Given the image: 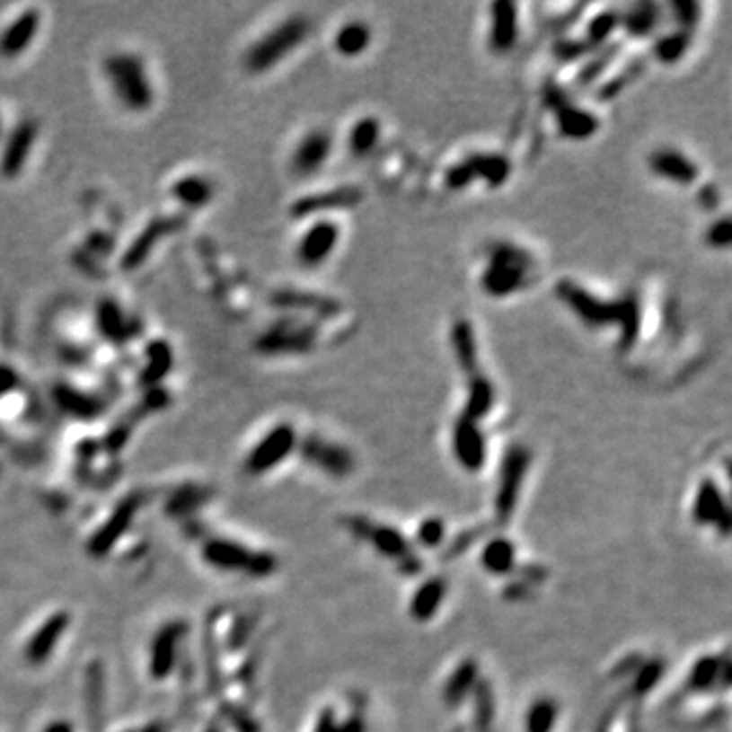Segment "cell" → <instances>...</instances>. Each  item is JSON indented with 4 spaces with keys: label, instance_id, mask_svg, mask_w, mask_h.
Masks as SVG:
<instances>
[{
    "label": "cell",
    "instance_id": "6da1fadb",
    "mask_svg": "<svg viewBox=\"0 0 732 732\" xmlns=\"http://www.w3.org/2000/svg\"><path fill=\"white\" fill-rule=\"evenodd\" d=\"M556 297L580 320L586 328H621V348L629 350L637 344L641 332V305L637 295L613 299L598 297L572 279H561L556 285Z\"/></svg>",
    "mask_w": 732,
    "mask_h": 732
},
{
    "label": "cell",
    "instance_id": "7a4b0ae2",
    "mask_svg": "<svg viewBox=\"0 0 732 732\" xmlns=\"http://www.w3.org/2000/svg\"><path fill=\"white\" fill-rule=\"evenodd\" d=\"M102 72L117 102L128 112H146L155 102V86L145 59L133 51H117L104 59Z\"/></svg>",
    "mask_w": 732,
    "mask_h": 732
},
{
    "label": "cell",
    "instance_id": "3957f363",
    "mask_svg": "<svg viewBox=\"0 0 732 732\" xmlns=\"http://www.w3.org/2000/svg\"><path fill=\"white\" fill-rule=\"evenodd\" d=\"M534 269L535 259L527 249L513 243H497L489 249L481 287L489 297H511L527 287Z\"/></svg>",
    "mask_w": 732,
    "mask_h": 732
},
{
    "label": "cell",
    "instance_id": "277c9868",
    "mask_svg": "<svg viewBox=\"0 0 732 732\" xmlns=\"http://www.w3.org/2000/svg\"><path fill=\"white\" fill-rule=\"evenodd\" d=\"M199 556L216 572L249 578H267L275 572L277 560L269 551L254 550L234 537L214 535L199 547Z\"/></svg>",
    "mask_w": 732,
    "mask_h": 732
},
{
    "label": "cell",
    "instance_id": "5b68a950",
    "mask_svg": "<svg viewBox=\"0 0 732 732\" xmlns=\"http://www.w3.org/2000/svg\"><path fill=\"white\" fill-rule=\"evenodd\" d=\"M307 35H310V22L302 14L285 19L246 49L243 59L246 72L257 75L271 72L307 40Z\"/></svg>",
    "mask_w": 732,
    "mask_h": 732
},
{
    "label": "cell",
    "instance_id": "8992f818",
    "mask_svg": "<svg viewBox=\"0 0 732 732\" xmlns=\"http://www.w3.org/2000/svg\"><path fill=\"white\" fill-rule=\"evenodd\" d=\"M320 328L302 318H281L273 322L254 340V350L263 357H297L315 348Z\"/></svg>",
    "mask_w": 732,
    "mask_h": 732
},
{
    "label": "cell",
    "instance_id": "52a82bcc",
    "mask_svg": "<svg viewBox=\"0 0 732 732\" xmlns=\"http://www.w3.org/2000/svg\"><path fill=\"white\" fill-rule=\"evenodd\" d=\"M348 527L354 535L371 543L379 551V556L395 560L401 574L415 576L419 572L421 561L415 558L411 543L407 542V537L397 527L384 525L379 521H368L365 517H358V515L348 521Z\"/></svg>",
    "mask_w": 732,
    "mask_h": 732
},
{
    "label": "cell",
    "instance_id": "ba28073f",
    "mask_svg": "<svg viewBox=\"0 0 732 732\" xmlns=\"http://www.w3.org/2000/svg\"><path fill=\"white\" fill-rule=\"evenodd\" d=\"M531 466V452L527 445L513 444L505 452L503 462H500L497 497H495V515L498 523H508L513 517L515 508L519 505V495L525 484L527 472Z\"/></svg>",
    "mask_w": 732,
    "mask_h": 732
},
{
    "label": "cell",
    "instance_id": "9c48e42d",
    "mask_svg": "<svg viewBox=\"0 0 732 732\" xmlns=\"http://www.w3.org/2000/svg\"><path fill=\"white\" fill-rule=\"evenodd\" d=\"M299 437L295 428L287 421H281L265 431L263 437L257 439L244 458V472L251 476H265L279 468L293 452L297 450Z\"/></svg>",
    "mask_w": 732,
    "mask_h": 732
},
{
    "label": "cell",
    "instance_id": "30bf717a",
    "mask_svg": "<svg viewBox=\"0 0 732 732\" xmlns=\"http://www.w3.org/2000/svg\"><path fill=\"white\" fill-rule=\"evenodd\" d=\"M188 637V625L183 621H169L161 625L149 643L146 669L153 682H165L177 669L181 659V647Z\"/></svg>",
    "mask_w": 732,
    "mask_h": 732
},
{
    "label": "cell",
    "instance_id": "8fae6325",
    "mask_svg": "<svg viewBox=\"0 0 732 732\" xmlns=\"http://www.w3.org/2000/svg\"><path fill=\"white\" fill-rule=\"evenodd\" d=\"M297 450L307 464L318 468L322 474L330 476V479L342 481L357 468L354 454L346 445L336 444L332 439L322 437L318 434L305 436L297 444Z\"/></svg>",
    "mask_w": 732,
    "mask_h": 732
},
{
    "label": "cell",
    "instance_id": "7c38bea8",
    "mask_svg": "<svg viewBox=\"0 0 732 732\" xmlns=\"http://www.w3.org/2000/svg\"><path fill=\"white\" fill-rule=\"evenodd\" d=\"M69 625H72V614L67 611H53L51 614L31 631L25 645H22V659L31 667H41L57 653L61 641H64Z\"/></svg>",
    "mask_w": 732,
    "mask_h": 732
},
{
    "label": "cell",
    "instance_id": "4fadbf2b",
    "mask_svg": "<svg viewBox=\"0 0 732 732\" xmlns=\"http://www.w3.org/2000/svg\"><path fill=\"white\" fill-rule=\"evenodd\" d=\"M543 96L547 108H551V110L556 112V122L561 137L569 138V141H586V138L595 137L598 133L600 120L590 110H584V108L569 104L564 92H561L556 84H553V86H547Z\"/></svg>",
    "mask_w": 732,
    "mask_h": 732
},
{
    "label": "cell",
    "instance_id": "5bb4252c",
    "mask_svg": "<svg viewBox=\"0 0 732 732\" xmlns=\"http://www.w3.org/2000/svg\"><path fill=\"white\" fill-rule=\"evenodd\" d=\"M340 243V226L330 218H318L305 228L295 246L297 263L305 269H318L332 257Z\"/></svg>",
    "mask_w": 732,
    "mask_h": 732
},
{
    "label": "cell",
    "instance_id": "9a60e30c",
    "mask_svg": "<svg viewBox=\"0 0 732 732\" xmlns=\"http://www.w3.org/2000/svg\"><path fill=\"white\" fill-rule=\"evenodd\" d=\"M40 127L35 120L22 119L11 128V133L3 138V151H0V173L6 180L19 177L27 167L31 153L37 143Z\"/></svg>",
    "mask_w": 732,
    "mask_h": 732
},
{
    "label": "cell",
    "instance_id": "2e32d148",
    "mask_svg": "<svg viewBox=\"0 0 732 732\" xmlns=\"http://www.w3.org/2000/svg\"><path fill=\"white\" fill-rule=\"evenodd\" d=\"M692 519L696 525L710 527L728 535L730 531V508L728 500L722 495L719 484L710 479H704L698 484L696 495L692 500Z\"/></svg>",
    "mask_w": 732,
    "mask_h": 732
},
{
    "label": "cell",
    "instance_id": "e0dca14e",
    "mask_svg": "<svg viewBox=\"0 0 732 732\" xmlns=\"http://www.w3.org/2000/svg\"><path fill=\"white\" fill-rule=\"evenodd\" d=\"M334 138L328 130L313 128L299 138L291 153L289 167L297 177H310L322 172L328 159L332 157Z\"/></svg>",
    "mask_w": 732,
    "mask_h": 732
},
{
    "label": "cell",
    "instance_id": "ac0fdd59",
    "mask_svg": "<svg viewBox=\"0 0 732 732\" xmlns=\"http://www.w3.org/2000/svg\"><path fill=\"white\" fill-rule=\"evenodd\" d=\"M138 508H141V497L138 495H130L120 500L117 511H112L110 515H108L102 525H100V529H96L94 534H92V539L88 543V550L92 556L94 558L108 556V551L112 550V545L120 539L122 531L133 525Z\"/></svg>",
    "mask_w": 732,
    "mask_h": 732
},
{
    "label": "cell",
    "instance_id": "d6986e66",
    "mask_svg": "<svg viewBox=\"0 0 732 732\" xmlns=\"http://www.w3.org/2000/svg\"><path fill=\"white\" fill-rule=\"evenodd\" d=\"M452 452L468 472H479L487 462V437L479 423L458 418L452 428Z\"/></svg>",
    "mask_w": 732,
    "mask_h": 732
},
{
    "label": "cell",
    "instance_id": "ffe728a7",
    "mask_svg": "<svg viewBox=\"0 0 732 732\" xmlns=\"http://www.w3.org/2000/svg\"><path fill=\"white\" fill-rule=\"evenodd\" d=\"M647 167H649V172L653 175H657L664 181H669L680 188H688L692 183H696L700 175L696 161L690 159L682 151L672 149V146L655 149L651 155L647 157Z\"/></svg>",
    "mask_w": 732,
    "mask_h": 732
},
{
    "label": "cell",
    "instance_id": "44dd1931",
    "mask_svg": "<svg viewBox=\"0 0 732 732\" xmlns=\"http://www.w3.org/2000/svg\"><path fill=\"white\" fill-rule=\"evenodd\" d=\"M41 29V13L33 9H25L19 13L9 25L0 31V59H17L25 53Z\"/></svg>",
    "mask_w": 732,
    "mask_h": 732
},
{
    "label": "cell",
    "instance_id": "7402d4cb",
    "mask_svg": "<svg viewBox=\"0 0 732 732\" xmlns=\"http://www.w3.org/2000/svg\"><path fill=\"white\" fill-rule=\"evenodd\" d=\"M365 191L357 186H340L326 191H318V194H310L299 198L295 204L291 206V214L295 218H307V216L332 212V210H346V207H354L362 202Z\"/></svg>",
    "mask_w": 732,
    "mask_h": 732
},
{
    "label": "cell",
    "instance_id": "603a6c76",
    "mask_svg": "<svg viewBox=\"0 0 732 732\" xmlns=\"http://www.w3.org/2000/svg\"><path fill=\"white\" fill-rule=\"evenodd\" d=\"M519 40V11L511 0H498L490 4V31L489 45L495 53L513 51Z\"/></svg>",
    "mask_w": 732,
    "mask_h": 732
},
{
    "label": "cell",
    "instance_id": "cb8c5ba5",
    "mask_svg": "<svg viewBox=\"0 0 732 732\" xmlns=\"http://www.w3.org/2000/svg\"><path fill=\"white\" fill-rule=\"evenodd\" d=\"M450 346L456 358L460 371L464 373L468 379L481 375V357H479V340H476L474 326L464 318L454 320L450 328Z\"/></svg>",
    "mask_w": 732,
    "mask_h": 732
},
{
    "label": "cell",
    "instance_id": "d4e9b609",
    "mask_svg": "<svg viewBox=\"0 0 732 732\" xmlns=\"http://www.w3.org/2000/svg\"><path fill=\"white\" fill-rule=\"evenodd\" d=\"M53 401H56V405L61 411L74 419L90 421L104 413V403L100 401V397L92 395L88 391L69 387V384H59V387H56V391H53Z\"/></svg>",
    "mask_w": 732,
    "mask_h": 732
},
{
    "label": "cell",
    "instance_id": "484cf974",
    "mask_svg": "<svg viewBox=\"0 0 732 732\" xmlns=\"http://www.w3.org/2000/svg\"><path fill=\"white\" fill-rule=\"evenodd\" d=\"M445 595H448V582L442 576L429 578L418 590L413 592L410 603V616L418 622H428L434 619L442 608Z\"/></svg>",
    "mask_w": 732,
    "mask_h": 732
},
{
    "label": "cell",
    "instance_id": "4316f807",
    "mask_svg": "<svg viewBox=\"0 0 732 732\" xmlns=\"http://www.w3.org/2000/svg\"><path fill=\"white\" fill-rule=\"evenodd\" d=\"M495 384L487 379L482 373L468 379V392L464 401V410L458 415L462 419L481 423L482 418H487L492 407H495Z\"/></svg>",
    "mask_w": 732,
    "mask_h": 732
},
{
    "label": "cell",
    "instance_id": "83f0119b",
    "mask_svg": "<svg viewBox=\"0 0 732 732\" xmlns=\"http://www.w3.org/2000/svg\"><path fill=\"white\" fill-rule=\"evenodd\" d=\"M96 328L100 330L106 340H110L112 344H127L130 338H133V328H130V322L127 320L125 312L120 310V305L114 302V299H102L96 307Z\"/></svg>",
    "mask_w": 732,
    "mask_h": 732
},
{
    "label": "cell",
    "instance_id": "f1b7e54d",
    "mask_svg": "<svg viewBox=\"0 0 732 732\" xmlns=\"http://www.w3.org/2000/svg\"><path fill=\"white\" fill-rule=\"evenodd\" d=\"M481 564L484 572L492 576H507L517 568V547L507 537H490L482 545Z\"/></svg>",
    "mask_w": 732,
    "mask_h": 732
},
{
    "label": "cell",
    "instance_id": "f546056e",
    "mask_svg": "<svg viewBox=\"0 0 732 732\" xmlns=\"http://www.w3.org/2000/svg\"><path fill=\"white\" fill-rule=\"evenodd\" d=\"M172 196L177 204L190 210L207 206L214 199V183L204 175H183L172 186Z\"/></svg>",
    "mask_w": 732,
    "mask_h": 732
},
{
    "label": "cell",
    "instance_id": "4dcf8cb0",
    "mask_svg": "<svg viewBox=\"0 0 732 732\" xmlns=\"http://www.w3.org/2000/svg\"><path fill=\"white\" fill-rule=\"evenodd\" d=\"M466 163L472 173V180H482L489 188H500L508 180L511 173V163L505 155L498 153H474L466 157Z\"/></svg>",
    "mask_w": 732,
    "mask_h": 732
},
{
    "label": "cell",
    "instance_id": "1f68e13d",
    "mask_svg": "<svg viewBox=\"0 0 732 732\" xmlns=\"http://www.w3.org/2000/svg\"><path fill=\"white\" fill-rule=\"evenodd\" d=\"M373 43V31L365 21H348L336 31L334 49L346 59L360 57Z\"/></svg>",
    "mask_w": 732,
    "mask_h": 732
},
{
    "label": "cell",
    "instance_id": "d6a6232c",
    "mask_svg": "<svg viewBox=\"0 0 732 732\" xmlns=\"http://www.w3.org/2000/svg\"><path fill=\"white\" fill-rule=\"evenodd\" d=\"M173 368V350L167 340H151L145 348V366L141 371V383L155 387Z\"/></svg>",
    "mask_w": 732,
    "mask_h": 732
},
{
    "label": "cell",
    "instance_id": "836d02e7",
    "mask_svg": "<svg viewBox=\"0 0 732 732\" xmlns=\"http://www.w3.org/2000/svg\"><path fill=\"white\" fill-rule=\"evenodd\" d=\"M728 682V661H720L719 657H712V655H706V657H700L696 664L692 666V672L688 677V688L693 693L708 692L714 688V683Z\"/></svg>",
    "mask_w": 732,
    "mask_h": 732
},
{
    "label": "cell",
    "instance_id": "e575fe53",
    "mask_svg": "<svg viewBox=\"0 0 732 732\" xmlns=\"http://www.w3.org/2000/svg\"><path fill=\"white\" fill-rule=\"evenodd\" d=\"M661 13L655 3H637L625 14H621V27L627 31L629 37H635V40L649 37L657 29Z\"/></svg>",
    "mask_w": 732,
    "mask_h": 732
},
{
    "label": "cell",
    "instance_id": "d590c367",
    "mask_svg": "<svg viewBox=\"0 0 732 732\" xmlns=\"http://www.w3.org/2000/svg\"><path fill=\"white\" fill-rule=\"evenodd\" d=\"M381 141V122L375 117H362L348 133V151L354 159H365Z\"/></svg>",
    "mask_w": 732,
    "mask_h": 732
},
{
    "label": "cell",
    "instance_id": "8d00e7d4",
    "mask_svg": "<svg viewBox=\"0 0 732 732\" xmlns=\"http://www.w3.org/2000/svg\"><path fill=\"white\" fill-rule=\"evenodd\" d=\"M476 685H479V666H476L474 659L462 661L448 677V682H445L444 700L450 706H456L464 702V698L470 692H474Z\"/></svg>",
    "mask_w": 732,
    "mask_h": 732
},
{
    "label": "cell",
    "instance_id": "74e56055",
    "mask_svg": "<svg viewBox=\"0 0 732 732\" xmlns=\"http://www.w3.org/2000/svg\"><path fill=\"white\" fill-rule=\"evenodd\" d=\"M172 226L173 225H169L167 220H161V222H153L149 228H145V233L137 236L133 246H130V249L125 252V257H122V269L133 271V269L141 267L145 263V259L151 254V251L155 249V243L161 236H165L169 230H172Z\"/></svg>",
    "mask_w": 732,
    "mask_h": 732
},
{
    "label": "cell",
    "instance_id": "f35d334b",
    "mask_svg": "<svg viewBox=\"0 0 732 732\" xmlns=\"http://www.w3.org/2000/svg\"><path fill=\"white\" fill-rule=\"evenodd\" d=\"M560 720V706L551 698H537L525 712V732H553Z\"/></svg>",
    "mask_w": 732,
    "mask_h": 732
},
{
    "label": "cell",
    "instance_id": "ab89813d",
    "mask_svg": "<svg viewBox=\"0 0 732 732\" xmlns=\"http://www.w3.org/2000/svg\"><path fill=\"white\" fill-rule=\"evenodd\" d=\"M279 302L285 307H304L305 312L318 313L322 318H332V315L340 313V304L332 297H322V295H305V293H285L279 297Z\"/></svg>",
    "mask_w": 732,
    "mask_h": 732
},
{
    "label": "cell",
    "instance_id": "60d3db41",
    "mask_svg": "<svg viewBox=\"0 0 732 732\" xmlns=\"http://www.w3.org/2000/svg\"><path fill=\"white\" fill-rule=\"evenodd\" d=\"M690 41H692V33H685V31L677 29L674 31V33L659 37L657 43H655V48H653V53H655V57L661 61V64L674 66L685 56V51L690 49Z\"/></svg>",
    "mask_w": 732,
    "mask_h": 732
},
{
    "label": "cell",
    "instance_id": "b9f144b4",
    "mask_svg": "<svg viewBox=\"0 0 732 732\" xmlns=\"http://www.w3.org/2000/svg\"><path fill=\"white\" fill-rule=\"evenodd\" d=\"M621 27V14L614 11H603L598 13L595 19L588 22V33H586V43L588 48H595V45H603L608 41L616 29Z\"/></svg>",
    "mask_w": 732,
    "mask_h": 732
},
{
    "label": "cell",
    "instance_id": "7bdbcfd3",
    "mask_svg": "<svg viewBox=\"0 0 732 732\" xmlns=\"http://www.w3.org/2000/svg\"><path fill=\"white\" fill-rule=\"evenodd\" d=\"M444 539H445V525L439 517L423 519L418 525V531H415V542L423 547H428V550H434V547L442 545Z\"/></svg>",
    "mask_w": 732,
    "mask_h": 732
},
{
    "label": "cell",
    "instance_id": "ee69618b",
    "mask_svg": "<svg viewBox=\"0 0 732 732\" xmlns=\"http://www.w3.org/2000/svg\"><path fill=\"white\" fill-rule=\"evenodd\" d=\"M700 4L698 3H692V0H675L672 3V13L675 17V22L680 25L682 31L685 33H692L693 27L698 25V19H700Z\"/></svg>",
    "mask_w": 732,
    "mask_h": 732
},
{
    "label": "cell",
    "instance_id": "f6af8a7d",
    "mask_svg": "<svg viewBox=\"0 0 732 732\" xmlns=\"http://www.w3.org/2000/svg\"><path fill=\"white\" fill-rule=\"evenodd\" d=\"M732 241V228H730V220L728 218H720L716 220L714 225H710L706 233V243L712 246V249H719L724 251L730 246Z\"/></svg>",
    "mask_w": 732,
    "mask_h": 732
},
{
    "label": "cell",
    "instance_id": "bcb514c9",
    "mask_svg": "<svg viewBox=\"0 0 732 732\" xmlns=\"http://www.w3.org/2000/svg\"><path fill=\"white\" fill-rule=\"evenodd\" d=\"M588 43L586 41H576V40H566V41H560L556 45V56L564 61H574L580 56H584L586 51H588Z\"/></svg>",
    "mask_w": 732,
    "mask_h": 732
},
{
    "label": "cell",
    "instance_id": "7dc6e473",
    "mask_svg": "<svg viewBox=\"0 0 732 732\" xmlns=\"http://www.w3.org/2000/svg\"><path fill=\"white\" fill-rule=\"evenodd\" d=\"M19 384V373L9 365H0V399L17 387Z\"/></svg>",
    "mask_w": 732,
    "mask_h": 732
},
{
    "label": "cell",
    "instance_id": "c3c4849f",
    "mask_svg": "<svg viewBox=\"0 0 732 732\" xmlns=\"http://www.w3.org/2000/svg\"><path fill=\"white\" fill-rule=\"evenodd\" d=\"M41 732H75V727L69 720L56 719V720H49L48 724H45Z\"/></svg>",
    "mask_w": 732,
    "mask_h": 732
},
{
    "label": "cell",
    "instance_id": "681fc988",
    "mask_svg": "<svg viewBox=\"0 0 732 732\" xmlns=\"http://www.w3.org/2000/svg\"><path fill=\"white\" fill-rule=\"evenodd\" d=\"M4 138V125H3V117H0V143H3Z\"/></svg>",
    "mask_w": 732,
    "mask_h": 732
}]
</instances>
